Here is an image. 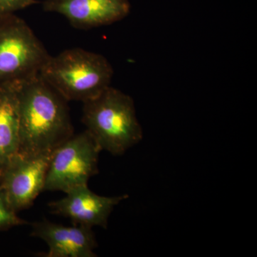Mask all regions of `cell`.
<instances>
[{"mask_svg":"<svg viewBox=\"0 0 257 257\" xmlns=\"http://www.w3.org/2000/svg\"><path fill=\"white\" fill-rule=\"evenodd\" d=\"M20 145L18 153L53 152L74 135L67 101L40 73L20 81Z\"/></svg>","mask_w":257,"mask_h":257,"instance_id":"obj_1","label":"cell"},{"mask_svg":"<svg viewBox=\"0 0 257 257\" xmlns=\"http://www.w3.org/2000/svg\"><path fill=\"white\" fill-rule=\"evenodd\" d=\"M82 120L101 151L115 156L122 155L143 140L133 98L111 86L83 102Z\"/></svg>","mask_w":257,"mask_h":257,"instance_id":"obj_2","label":"cell"},{"mask_svg":"<svg viewBox=\"0 0 257 257\" xmlns=\"http://www.w3.org/2000/svg\"><path fill=\"white\" fill-rule=\"evenodd\" d=\"M40 74L67 101L84 102L110 86L114 70L100 54L73 48L50 56Z\"/></svg>","mask_w":257,"mask_h":257,"instance_id":"obj_3","label":"cell"},{"mask_svg":"<svg viewBox=\"0 0 257 257\" xmlns=\"http://www.w3.org/2000/svg\"><path fill=\"white\" fill-rule=\"evenodd\" d=\"M50 57L25 20L15 14L0 17V84L40 73Z\"/></svg>","mask_w":257,"mask_h":257,"instance_id":"obj_4","label":"cell"},{"mask_svg":"<svg viewBox=\"0 0 257 257\" xmlns=\"http://www.w3.org/2000/svg\"><path fill=\"white\" fill-rule=\"evenodd\" d=\"M101 149L87 130L73 135L52 152L44 191L68 192L88 185L98 173Z\"/></svg>","mask_w":257,"mask_h":257,"instance_id":"obj_5","label":"cell"},{"mask_svg":"<svg viewBox=\"0 0 257 257\" xmlns=\"http://www.w3.org/2000/svg\"><path fill=\"white\" fill-rule=\"evenodd\" d=\"M52 154L17 153L2 170L0 187L10 207L17 213L30 207L44 192Z\"/></svg>","mask_w":257,"mask_h":257,"instance_id":"obj_6","label":"cell"},{"mask_svg":"<svg viewBox=\"0 0 257 257\" xmlns=\"http://www.w3.org/2000/svg\"><path fill=\"white\" fill-rule=\"evenodd\" d=\"M66 196L48 204L51 212L69 218L74 224L106 229L108 219L115 206L127 199L128 195L104 197L92 192L88 185L76 187Z\"/></svg>","mask_w":257,"mask_h":257,"instance_id":"obj_7","label":"cell"},{"mask_svg":"<svg viewBox=\"0 0 257 257\" xmlns=\"http://www.w3.org/2000/svg\"><path fill=\"white\" fill-rule=\"evenodd\" d=\"M42 8L63 15L74 28L88 30L121 21L131 5L128 0H45Z\"/></svg>","mask_w":257,"mask_h":257,"instance_id":"obj_8","label":"cell"},{"mask_svg":"<svg viewBox=\"0 0 257 257\" xmlns=\"http://www.w3.org/2000/svg\"><path fill=\"white\" fill-rule=\"evenodd\" d=\"M31 236L45 241L46 257H95L97 247L92 228L74 224L66 226L44 220L32 224Z\"/></svg>","mask_w":257,"mask_h":257,"instance_id":"obj_9","label":"cell"},{"mask_svg":"<svg viewBox=\"0 0 257 257\" xmlns=\"http://www.w3.org/2000/svg\"><path fill=\"white\" fill-rule=\"evenodd\" d=\"M20 81L0 84V169L16 155L20 145L18 88Z\"/></svg>","mask_w":257,"mask_h":257,"instance_id":"obj_10","label":"cell"},{"mask_svg":"<svg viewBox=\"0 0 257 257\" xmlns=\"http://www.w3.org/2000/svg\"><path fill=\"white\" fill-rule=\"evenodd\" d=\"M27 224L28 223L19 217L16 211L10 207L4 192L0 187V231Z\"/></svg>","mask_w":257,"mask_h":257,"instance_id":"obj_11","label":"cell"},{"mask_svg":"<svg viewBox=\"0 0 257 257\" xmlns=\"http://www.w3.org/2000/svg\"><path fill=\"white\" fill-rule=\"evenodd\" d=\"M38 3L37 0H0V17L15 14V12Z\"/></svg>","mask_w":257,"mask_h":257,"instance_id":"obj_12","label":"cell"},{"mask_svg":"<svg viewBox=\"0 0 257 257\" xmlns=\"http://www.w3.org/2000/svg\"><path fill=\"white\" fill-rule=\"evenodd\" d=\"M0 174H1V169H0Z\"/></svg>","mask_w":257,"mask_h":257,"instance_id":"obj_13","label":"cell"}]
</instances>
